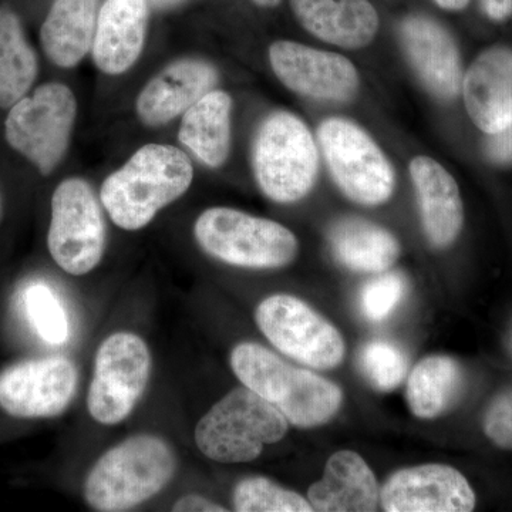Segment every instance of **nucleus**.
<instances>
[{
  "mask_svg": "<svg viewBox=\"0 0 512 512\" xmlns=\"http://www.w3.org/2000/svg\"><path fill=\"white\" fill-rule=\"evenodd\" d=\"M194 180L190 158L180 148L147 144L101 185V204L111 221L126 231H138L157 212L183 197Z\"/></svg>",
  "mask_w": 512,
  "mask_h": 512,
  "instance_id": "obj_1",
  "label": "nucleus"
},
{
  "mask_svg": "<svg viewBox=\"0 0 512 512\" xmlns=\"http://www.w3.org/2000/svg\"><path fill=\"white\" fill-rule=\"evenodd\" d=\"M231 367L239 382L301 429L328 423L342 407L343 392L338 384L311 370L293 366L256 343L235 346Z\"/></svg>",
  "mask_w": 512,
  "mask_h": 512,
  "instance_id": "obj_2",
  "label": "nucleus"
},
{
  "mask_svg": "<svg viewBox=\"0 0 512 512\" xmlns=\"http://www.w3.org/2000/svg\"><path fill=\"white\" fill-rule=\"evenodd\" d=\"M177 456L161 437L138 434L100 457L84 483V498L96 511L131 510L156 497L173 480Z\"/></svg>",
  "mask_w": 512,
  "mask_h": 512,
  "instance_id": "obj_3",
  "label": "nucleus"
},
{
  "mask_svg": "<svg viewBox=\"0 0 512 512\" xmlns=\"http://www.w3.org/2000/svg\"><path fill=\"white\" fill-rule=\"evenodd\" d=\"M288 429L284 414L244 386L222 397L198 421L195 443L217 463H249L265 446L284 439Z\"/></svg>",
  "mask_w": 512,
  "mask_h": 512,
  "instance_id": "obj_4",
  "label": "nucleus"
},
{
  "mask_svg": "<svg viewBox=\"0 0 512 512\" xmlns=\"http://www.w3.org/2000/svg\"><path fill=\"white\" fill-rule=\"evenodd\" d=\"M318 146L311 130L288 111L269 114L256 131L252 167L256 183L278 204L301 201L318 178Z\"/></svg>",
  "mask_w": 512,
  "mask_h": 512,
  "instance_id": "obj_5",
  "label": "nucleus"
},
{
  "mask_svg": "<svg viewBox=\"0 0 512 512\" xmlns=\"http://www.w3.org/2000/svg\"><path fill=\"white\" fill-rule=\"evenodd\" d=\"M194 235L202 251L238 268H284L298 255V239L284 225L232 208L202 212Z\"/></svg>",
  "mask_w": 512,
  "mask_h": 512,
  "instance_id": "obj_6",
  "label": "nucleus"
},
{
  "mask_svg": "<svg viewBox=\"0 0 512 512\" xmlns=\"http://www.w3.org/2000/svg\"><path fill=\"white\" fill-rule=\"evenodd\" d=\"M76 116L77 101L69 87L43 84L10 107L6 141L40 173L52 174L66 156Z\"/></svg>",
  "mask_w": 512,
  "mask_h": 512,
  "instance_id": "obj_7",
  "label": "nucleus"
},
{
  "mask_svg": "<svg viewBox=\"0 0 512 512\" xmlns=\"http://www.w3.org/2000/svg\"><path fill=\"white\" fill-rule=\"evenodd\" d=\"M318 138L330 175L349 200L375 207L392 198V164L363 128L346 119H328L320 124Z\"/></svg>",
  "mask_w": 512,
  "mask_h": 512,
  "instance_id": "obj_8",
  "label": "nucleus"
},
{
  "mask_svg": "<svg viewBox=\"0 0 512 512\" xmlns=\"http://www.w3.org/2000/svg\"><path fill=\"white\" fill-rule=\"evenodd\" d=\"M106 245V224L93 188L82 178L62 181L52 197L47 247L67 274L82 276L100 264Z\"/></svg>",
  "mask_w": 512,
  "mask_h": 512,
  "instance_id": "obj_9",
  "label": "nucleus"
},
{
  "mask_svg": "<svg viewBox=\"0 0 512 512\" xmlns=\"http://www.w3.org/2000/svg\"><path fill=\"white\" fill-rule=\"evenodd\" d=\"M255 319L279 352L302 365L326 370L338 367L345 359V340L339 330L295 296H269L259 303Z\"/></svg>",
  "mask_w": 512,
  "mask_h": 512,
  "instance_id": "obj_10",
  "label": "nucleus"
},
{
  "mask_svg": "<svg viewBox=\"0 0 512 512\" xmlns=\"http://www.w3.org/2000/svg\"><path fill=\"white\" fill-rule=\"evenodd\" d=\"M151 372L147 343L134 333L109 336L97 350L87 410L97 423L126 420L146 390Z\"/></svg>",
  "mask_w": 512,
  "mask_h": 512,
  "instance_id": "obj_11",
  "label": "nucleus"
},
{
  "mask_svg": "<svg viewBox=\"0 0 512 512\" xmlns=\"http://www.w3.org/2000/svg\"><path fill=\"white\" fill-rule=\"evenodd\" d=\"M76 366L66 357L25 360L0 373V409L18 419H52L66 412L77 390Z\"/></svg>",
  "mask_w": 512,
  "mask_h": 512,
  "instance_id": "obj_12",
  "label": "nucleus"
},
{
  "mask_svg": "<svg viewBox=\"0 0 512 512\" xmlns=\"http://www.w3.org/2000/svg\"><path fill=\"white\" fill-rule=\"evenodd\" d=\"M269 60L282 84L301 96L348 103L359 92L356 67L338 53L279 40L269 47Z\"/></svg>",
  "mask_w": 512,
  "mask_h": 512,
  "instance_id": "obj_13",
  "label": "nucleus"
},
{
  "mask_svg": "<svg viewBox=\"0 0 512 512\" xmlns=\"http://www.w3.org/2000/svg\"><path fill=\"white\" fill-rule=\"evenodd\" d=\"M387 512H470L476 494L466 477L444 464H423L396 471L380 488Z\"/></svg>",
  "mask_w": 512,
  "mask_h": 512,
  "instance_id": "obj_14",
  "label": "nucleus"
},
{
  "mask_svg": "<svg viewBox=\"0 0 512 512\" xmlns=\"http://www.w3.org/2000/svg\"><path fill=\"white\" fill-rule=\"evenodd\" d=\"M400 43L414 72L439 100L456 99L463 87V66L456 42L437 20L410 15L399 26Z\"/></svg>",
  "mask_w": 512,
  "mask_h": 512,
  "instance_id": "obj_15",
  "label": "nucleus"
},
{
  "mask_svg": "<svg viewBox=\"0 0 512 512\" xmlns=\"http://www.w3.org/2000/svg\"><path fill=\"white\" fill-rule=\"evenodd\" d=\"M218 72L211 63L183 59L168 64L138 94V119L148 127L170 123L215 89Z\"/></svg>",
  "mask_w": 512,
  "mask_h": 512,
  "instance_id": "obj_16",
  "label": "nucleus"
},
{
  "mask_svg": "<svg viewBox=\"0 0 512 512\" xmlns=\"http://www.w3.org/2000/svg\"><path fill=\"white\" fill-rule=\"evenodd\" d=\"M468 116L481 131L500 133L512 119V50L495 47L478 56L463 79Z\"/></svg>",
  "mask_w": 512,
  "mask_h": 512,
  "instance_id": "obj_17",
  "label": "nucleus"
},
{
  "mask_svg": "<svg viewBox=\"0 0 512 512\" xmlns=\"http://www.w3.org/2000/svg\"><path fill=\"white\" fill-rule=\"evenodd\" d=\"M409 171L424 234L433 247H450L460 235L464 222L463 200L456 180L430 157L413 158Z\"/></svg>",
  "mask_w": 512,
  "mask_h": 512,
  "instance_id": "obj_18",
  "label": "nucleus"
},
{
  "mask_svg": "<svg viewBox=\"0 0 512 512\" xmlns=\"http://www.w3.org/2000/svg\"><path fill=\"white\" fill-rule=\"evenodd\" d=\"M148 25L146 0H104L92 47L100 72L126 73L143 52Z\"/></svg>",
  "mask_w": 512,
  "mask_h": 512,
  "instance_id": "obj_19",
  "label": "nucleus"
},
{
  "mask_svg": "<svg viewBox=\"0 0 512 512\" xmlns=\"http://www.w3.org/2000/svg\"><path fill=\"white\" fill-rule=\"evenodd\" d=\"M293 15L322 42L360 49L373 42L379 15L369 0H291Z\"/></svg>",
  "mask_w": 512,
  "mask_h": 512,
  "instance_id": "obj_20",
  "label": "nucleus"
},
{
  "mask_svg": "<svg viewBox=\"0 0 512 512\" xmlns=\"http://www.w3.org/2000/svg\"><path fill=\"white\" fill-rule=\"evenodd\" d=\"M308 500L313 511L372 512L380 501L375 473L350 450H340L326 463L322 480L312 484Z\"/></svg>",
  "mask_w": 512,
  "mask_h": 512,
  "instance_id": "obj_21",
  "label": "nucleus"
},
{
  "mask_svg": "<svg viewBox=\"0 0 512 512\" xmlns=\"http://www.w3.org/2000/svg\"><path fill=\"white\" fill-rule=\"evenodd\" d=\"M99 0H55L47 13L40 43L50 62L63 69L77 66L92 50Z\"/></svg>",
  "mask_w": 512,
  "mask_h": 512,
  "instance_id": "obj_22",
  "label": "nucleus"
},
{
  "mask_svg": "<svg viewBox=\"0 0 512 512\" xmlns=\"http://www.w3.org/2000/svg\"><path fill=\"white\" fill-rule=\"evenodd\" d=\"M328 242L340 265L363 274H382L400 255L399 242L392 232L363 218L336 221L329 228Z\"/></svg>",
  "mask_w": 512,
  "mask_h": 512,
  "instance_id": "obj_23",
  "label": "nucleus"
},
{
  "mask_svg": "<svg viewBox=\"0 0 512 512\" xmlns=\"http://www.w3.org/2000/svg\"><path fill=\"white\" fill-rule=\"evenodd\" d=\"M232 99L211 90L183 114L178 138L198 161L210 168L225 164L231 150Z\"/></svg>",
  "mask_w": 512,
  "mask_h": 512,
  "instance_id": "obj_24",
  "label": "nucleus"
},
{
  "mask_svg": "<svg viewBox=\"0 0 512 512\" xmlns=\"http://www.w3.org/2000/svg\"><path fill=\"white\" fill-rule=\"evenodd\" d=\"M463 380V369L453 357H424L413 367L407 380L406 399L410 412L423 420L441 416L456 402Z\"/></svg>",
  "mask_w": 512,
  "mask_h": 512,
  "instance_id": "obj_25",
  "label": "nucleus"
},
{
  "mask_svg": "<svg viewBox=\"0 0 512 512\" xmlns=\"http://www.w3.org/2000/svg\"><path fill=\"white\" fill-rule=\"evenodd\" d=\"M39 63L19 16L0 6V107L10 109L29 93Z\"/></svg>",
  "mask_w": 512,
  "mask_h": 512,
  "instance_id": "obj_26",
  "label": "nucleus"
},
{
  "mask_svg": "<svg viewBox=\"0 0 512 512\" xmlns=\"http://www.w3.org/2000/svg\"><path fill=\"white\" fill-rule=\"evenodd\" d=\"M23 308L40 339L53 346L64 345L70 338L66 309L50 286L36 282L23 292Z\"/></svg>",
  "mask_w": 512,
  "mask_h": 512,
  "instance_id": "obj_27",
  "label": "nucleus"
},
{
  "mask_svg": "<svg viewBox=\"0 0 512 512\" xmlns=\"http://www.w3.org/2000/svg\"><path fill=\"white\" fill-rule=\"evenodd\" d=\"M234 507L238 512H312L309 500L295 491L286 490L265 477L239 481L234 490Z\"/></svg>",
  "mask_w": 512,
  "mask_h": 512,
  "instance_id": "obj_28",
  "label": "nucleus"
},
{
  "mask_svg": "<svg viewBox=\"0 0 512 512\" xmlns=\"http://www.w3.org/2000/svg\"><path fill=\"white\" fill-rule=\"evenodd\" d=\"M359 367L373 389L387 393L402 384L409 362L399 346L389 340L375 339L360 349Z\"/></svg>",
  "mask_w": 512,
  "mask_h": 512,
  "instance_id": "obj_29",
  "label": "nucleus"
},
{
  "mask_svg": "<svg viewBox=\"0 0 512 512\" xmlns=\"http://www.w3.org/2000/svg\"><path fill=\"white\" fill-rule=\"evenodd\" d=\"M407 291L406 278L400 272H387L363 285L359 306L370 322H383L403 301Z\"/></svg>",
  "mask_w": 512,
  "mask_h": 512,
  "instance_id": "obj_30",
  "label": "nucleus"
},
{
  "mask_svg": "<svg viewBox=\"0 0 512 512\" xmlns=\"http://www.w3.org/2000/svg\"><path fill=\"white\" fill-rule=\"evenodd\" d=\"M484 431L495 446L512 450V390L500 394L488 407Z\"/></svg>",
  "mask_w": 512,
  "mask_h": 512,
  "instance_id": "obj_31",
  "label": "nucleus"
},
{
  "mask_svg": "<svg viewBox=\"0 0 512 512\" xmlns=\"http://www.w3.org/2000/svg\"><path fill=\"white\" fill-rule=\"evenodd\" d=\"M487 156L495 164L512 163V119L500 133L491 134L485 144Z\"/></svg>",
  "mask_w": 512,
  "mask_h": 512,
  "instance_id": "obj_32",
  "label": "nucleus"
},
{
  "mask_svg": "<svg viewBox=\"0 0 512 512\" xmlns=\"http://www.w3.org/2000/svg\"><path fill=\"white\" fill-rule=\"evenodd\" d=\"M173 511L175 512H225L224 507L220 504L212 503L208 498L202 495H185L174 504Z\"/></svg>",
  "mask_w": 512,
  "mask_h": 512,
  "instance_id": "obj_33",
  "label": "nucleus"
},
{
  "mask_svg": "<svg viewBox=\"0 0 512 512\" xmlns=\"http://www.w3.org/2000/svg\"><path fill=\"white\" fill-rule=\"evenodd\" d=\"M481 6L485 15L495 22H503L512 16V0H481Z\"/></svg>",
  "mask_w": 512,
  "mask_h": 512,
  "instance_id": "obj_34",
  "label": "nucleus"
},
{
  "mask_svg": "<svg viewBox=\"0 0 512 512\" xmlns=\"http://www.w3.org/2000/svg\"><path fill=\"white\" fill-rule=\"evenodd\" d=\"M434 3L441 9L457 12V10L466 9L470 0H434Z\"/></svg>",
  "mask_w": 512,
  "mask_h": 512,
  "instance_id": "obj_35",
  "label": "nucleus"
},
{
  "mask_svg": "<svg viewBox=\"0 0 512 512\" xmlns=\"http://www.w3.org/2000/svg\"><path fill=\"white\" fill-rule=\"evenodd\" d=\"M255 5L261 6V8H275L281 3V0H252Z\"/></svg>",
  "mask_w": 512,
  "mask_h": 512,
  "instance_id": "obj_36",
  "label": "nucleus"
},
{
  "mask_svg": "<svg viewBox=\"0 0 512 512\" xmlns=\"http://www.w3.org/2000/svg\"><path fill=\"white\" fill-rule=\"evenodd\" d=\"M146 2L154 6H160V8H165V6L174 5V3L180 2V0H146Z\"/></svg>",
  "mask_w": 512,
  "mask_h": 512,
  "instance_id": "obj_37",
  "label": "nucleus"
},
{
  "mask_svg": "<svg viewBox=\"0 0 512 512\" xmlns=\"http://www.w3.org/2000/svg\"><path fill=\"white\" fill-rule=\"evenodd\" d=\"M3 218V197H2V191H0V222H2Z\"/></svg>",
  "mask_w": 512,
  "mask_h": 512,
  "instance_id": "obj_38",
  "label": "nucleus"
}]
</instances>
